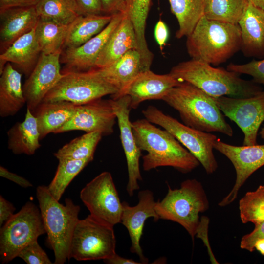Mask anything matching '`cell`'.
Listing matches in <instances>:
<instances>
[{"label": "cell", "instance_id": "obj_1", "mask_svg": "<svg viewBox=\"0 0 264 264\" xmlns=\"http://www.w3.org/2000/svg\"><path fill=\"white\" fill-rule=\"evenodd\" d=\"M132 128L138 147L147 153L142 157L144 171L169 166L186 173L199 165L198 159L172 134L146 119L132 122Z\"/></svg>", "mask_w": 264, "mask_h": 264}, {"label": "cell", "instance_id": "obj_2", "mask_svg": "<svg viewBox=\"0 0 264 264\" xmlns=\"http://www.w3.org/2000/svg\"><path fill=\"white\" fill-rule=\"evenodd\" d=\"M162 100L178 112L185 125L204 132L233 136V129L214 98L194 85L183 81L171 88Z\"/></svg>", "mask_w": 264, "mask_h": 264}, {"label": "cell", "instance_id": "obj_3", "mask_svg": "<svg viewBox=\"0 0 264 264\" xmlns=\"http://www.w3.org/2000/svg\"><path fill=\"white\" fill-rule=\"evenodd\" d=\"M169 73L182 82L194 85L213 97L247 98L263 90L259 84L241 78L238 73L216 68L211 64L193 59L178 63L171 68Z\"/></svg>", "mask_w": 264, "mask_h": 264}, {"label": "cell", "instance_id": "obj_4", "mask_svg": "<svg viewBox=\"0 0 264 264\" xmlns=\"http://www.w3.org/2000/svg\"><path fill=\"white\" fill-rule=\"evenodd\" d=\"M186 37L187 50L192 59L211 65L226 62L241 49L238 24L209 20L204 16Z\"/></svg>", "mask_w": 264, "mask_h": 264}, {"label": "cell", "instance_id": "obj_5", "mask_svg": "<svg viewBox=\"0 0 264 264\" xmlns=\"http://www.w3.org/2000/svg\"><path fill=\"white\" fill-rule=\"evenodd\" d=\"M36 196L48 243L54 251V264H63L68 259L72 235L79 220L80 207L70 198L66 199L65 205L59 203L47 186H39Z\"/></svg>", "mask_w": 264, "mask_h": 264}, {"label": "cell", "instance_id": "obj_6", "mask_svg": "<svg viewBox=\"0 0 264 264\" xmlns=\"http://www.w3.org/2000/svg\"><path fill=\"white\" fill-rule=\"evenodd\" d=\"M209 208V200L202 184L196 179L183 181L179 188L168 186L167 194L156 202L159 219L171 220L181 225L194 241L200 219L199 214Z\"/></svg>", "mask_w": 264, "mask_h": 264}, {"label": "cell", "instance_id": "obj_7", "mask_svg": "<svg viewBox=\"0 0 264 264\" xmlns=\"http://www.w3.org/2000/svg\"><path fill=\"white\" fill-rule=\"evenodd\" d=\"M142 113L149 122L172 134L198 159L207 174L217 170L218 165L213 153L216 135L183 124L154 106H148Z\"/></svg>", "mask_w": 264, "mask_h": 264}, {"label": "cell", "instance_id": "obj_8", "mask_svg": "<svg viewBox=\"0 0 264 264\" xmlns=\"http://www.w3.org/2000/svg\"><path fill=\"white\" fill-rule=\"evenodd\" d=\"M118 92L107 82L97 68L86 71H69L63 76L43 101H66L80 105ZM42 101V102H43Z\"/></svg>", "mask_w": 264, "mask_h": 264}, {"label": "cell", "instance_id": "obj_9", "mask_svg": "<svg viewBox=\"0 0 264 264\" xmlns=\"http://www.w3.org/2000/svg\"><path fill=\"white\" fill-rule=\"evenodd\" d=\"M44 233L40 208L32 202H27L0 227L1 262H10L23 247Z\"/></svg>", "mask_w": 264, "mask_h": 264}, {"label": "cell", "instance_id": "obj_10", "mask_svg": "<svg viewBox=\"0 0 264 264\" xmlns=\"http://www.w3.org/2000/svg\"><path fill=\"white\" fill-rule=\"evenodd\" d=\"M113 227L90 215L79 220L73 232L68 260H105L116 253Z\"/></svg>", "mask_w": 264, "mask_h": 264}, {"label": "cell", "instance_id": "obj_11", "mask_svg": "<svg viewBox=\"0 0 264 264\" xmlns=\"http://www.w3.org/2000/svg\"><path fill=\"white\" fill-rule=\"evenodd\" d=\"M80 197L95 219L113 227L120 223L123 203L110 172H103L87 183Z\"/></svg>", "mask_w": 264, "mask_h": 264}, {"label": "cell", "instance_id": "obj_12", "mask_svg": "<svg viewBox=\"0 0 264 264\" xmlns=\"http://www.w3.org/2000/svg\"><path fill=\"white\" fill-rule=\"evenodd\" d=\"M219 108L244 134L243 145L257 144L259 129L264 121V90L250 97H213Z\"/></svg>", "mask_w": 264, "mask_h": 264}, {"label": "cell", "instance_id": "obj_13", "mask_svg": "<svg viewBox=\"0 0 264 264\" xmlns=\"http://www.w3.org/2000/svg\"><path fill=\"white\" fill-rule=\"evenodd\" d=\"M214 149L225 155L231 162L236 173L234 186L218 203L224 207L236 199L239 191L250 176L264 165V144L237 146L217 139Z\"/></svg>", "mask_w": 264, "mask_h": 264}, {"label": "cell", "instance_id": "obj_14", "mask_svg": "<svg viewBox=\"0 0 264 264\" xmlns=\"http://www.w3.org/2000/svg\"><path fill=\"white\" fill-rule=\"evenodd\" d=\"M116 120L111 99L101 98L77 105L70 119L55 133L81 130L86 133L99 132L108 136L113 132Z\"/></svg>", "mask_w": 264, "mask_h": 264}, {"label": "cell", "instance_id": "obj_15", "mask_svg": "<svg viewBox=\"0 0 264 264\" xmlns=\"http://www.w3.org/2000/svg\"><path fill=\"white\" fill-rule=\"evenodd\" d=\"M112 100V105L120 130V137L126 156L128 182L127 192L131 197L139 189L138 181L142 180L139 161L141 151L138 147L130 120V99L128 96H121Z\"/></svg>", "mask_w": 264, "mask_h": 264}, {"label": "cell", "instance_id": "obj_16", "mask_svg": "<svg viewBox=\"0 0 264 264\" xmlns=\"http://www.w3.org/2000/svg\"><path fill=\"white\" fill-rule=\"evenodd\" d=\"M62 52L41 53L33 71L22 87L27 108L33 112L63 76L60 67Z\"/></svg>", "mask_w": 264, "mask_h": 264}, {"label": "cell", "instance_id": "obj_17", "mask_svg": "<svg viewBox=\"0 0 264 264\" xmlns=\"http://www.w3.org/2000/svg\"><path fill=\"white\" fill-rule=\"evenodd\" d=\"M124 13L119 12L113 14L110 22L100 33L81 46L63 49L60 61L65 64L66 68L62 73L86 71L95 68L96 62L100 52L120 22Z\"/></svg>", "mask_w": 264, "mask_h": 264}, {"label": "cell", "instance_id": "obj_18", "mask_svg": "<svg viewBox=\"0 0 264 264\" xmlns=\"http://www.w3.org/2000/svg\"><path fill=\"white\" fill-rule=\"evenodd\" d=\"M181 82L169 73L160 75L149 70L139 73L120 92L111 96V99L128 96L131 108L136 109L145 101L162 100L171 88Z\"/></svg>", "mask_w": 264, "mask_h": 264}, {"label": "cell", "instance_id": "obj_19", "mask_svg": "<svg viewBox=\"0 0 264 264\" xmlns=\"http://www.w3.org/2000/svg\"><path fill=\"white\" fill-rule=\"evenodd\" d=\"M138 198V202L134 206H130L126 202H122L120 223L128 231L131 243V252L136 254L142 264H147L148 260L143 254L140 239L147 219L152 217L157 221L159 218L155 208L156 202L151 191L146 189L139 191Z\"/></svg>", "mask_w": 264, "mask_h": 264}, {"label": "cell", "instance_id": "obj_20", "mask_svg": "<svg viewBox=\"0 0 264 264\" xmlns=\"http://www.w3.org/2000/svg\"><path fill=\"white\" fill-rule=\"evenodd\" d=\"M39 19L35 6L0 10V53L18 38L35 28Z\"/></svg>", "mask_w": 264, "mask_h": 264}, {"label": "cell", "instance_id": "obj_21", "mask_svg": "<svg viewBox=\"0 0 264 264\" xmlns=\"http://www.w3.org/2000/svg\"><path fill=\"white\" fill-rule=\"evenodd\" d=\"M238 24L243 54L247 57L264 58V10L249 1Z\"/></svg>", "mask_w": 264, "mask_h": 264}, {"label": "cell", "instance_id": "obj_22", "mask_svg": "<svg viewBox=\"0 0 264 264\" xmlns=\"http://www.w3.org/2000/svg\"><path fill=\"white\" fill-rule=\"evenodd\" d=\"M136 49L137 43L133 26L127 12L110 36L100 52L95 64V68L108 66L128 51Z\"/></svg>", "mask_w": 264, "mask_h": 264}, {"label": "cell", "instance_id": "obj_23", "mask_svg": "<svg viewBox=\"0 0 264 264\" xmlns=\"http://www.w3.org/2000/svg\"><path fill=\"white\" fill-rule=\"evenodd\" d=\"M35 28L18 38L0 53V73L9 62L27 77L29 76L42 53L36 39Z\"/></svg>", "mask_w": 264, "mask_h": 264}, {"label": "cell", "instance_id": "obj_24", "mask_svg": "<svg viewBox=\"0 0 264 264\" xmlns=\"http://www.w3.org/2000/svg\"><path fill=\"white\" fill-rule=\"evenodd\" d=\"M0 75V116H12L26 103L21 82L22 74L8 62Z\"/></svg>", "mask_w": 264, "mask_h": 264}, {"label": "cell", "instance_id": "obj_25", "mask_svg": "<svg viewBox=\"0 0 264 264\" xmlns=\"http://www.w3.org/2000/svg\"><path fill=\"white\" fill-rule=\"evenodd\" d=\"M97 69L107 82L118 89L117 94L139 73L148 70L144 66L139 52L136 49L128 51L111 65Z\"/></svg>", "mask_w": 264, "mask_h": 264}, {"label": "cell", "instance_id": "obj_26", "mask_svg": "<svg viewBox=\"0 0 264 264\" xmlns=\"http://www.w3.org/2000/svg\"><path fill=\"white\" fill-rule=\"evenodd\" d=\"M77 105L66 101L41 103L32 112L37 120L40 140L50 133H55L66 123Z\"/></svg>", "mask_w": 264, "mask_h": 264}, {"label": "cell", "instance_id": "obj_27", "mask_svg": "<svg viewBox=\"0 0 264 264\" xmlns=\"http://www.w3.org/2000/svg\"><path fill=\"white\" fill-rule=\"evenodd\" d=\"M7 134L8 148L14 154L33 155L41 146L36 119L27 108L24 120L16 123Z\"/></svg>", "mask_w": 264, "mask_h": 264}, {"label": "cell", "instance_id": "obj_28", "mask_svg": "<svg viewBox=\"0 0 264 264\" xmlns=\"http://www.w3.org/2000/svg\"><path fill=\"white\" fill-rule=\"evenodd\" d=\"M112 15L80 16L70 24L63 50L80 46L98 34L109 23Z\"/></svg>", "mask_w": 264, "mask_h": 264}, {"label": "cell", "instance_id": "obj_29", "mask_svg": "<svg viewBox=\"0 0 264 264\" xmlns=\"http://www.w3.org/2000/svg\"><path fill=\"white\" fill-rule=\"evenodd\" d=\"M70 25L39 18L35 31L42 53L62 52Z\"/></svg>", "mask_w": 264, "mask_h": 264}, {"label": "cell", "instance_id": "obj_30", "mask_svg": "<svg viewBox=\"0 0 264 264\" xmlns=\"http://www.w3.org/2000/svg\"><path fill=\"white\" fill-rule=\"evenodd\" d=\"M171 12L177 19L176 37L188 36L203 16L204 0H168Z\"/></svg>", "mask_w": 264, "mask_h": 264}, {"label": "cell", "instance_id": "obj_31", "mask_svg": "<svg viewBox=\"0 0 264 264\" xmlns=\"http://www.w3.org/2000/svg\"><path fill=\"white\" fill-rule=\"evenodd\" d=\"M151 0H130L127 14L134 27L137 50L143 62L147 66L152 64L153 54L149 50L145 38L146 21Z\"/></svg>", "mask_w": 264, "mask_h": 264}, {"label": "cell", "instance_id": "obj_32", "mask_svg": "<svg viewBox=\"0 0 264 264\" xmlns=\"http://www.w3.org/2000/svg\"><path fill=\"white\" fill-rule=\"evenodd\" d=\"M40 18L70 24L81 14L76 0H39L36 5Z\"/></svg>", "mask_w": 264, "mask_h": 264}, {"label": "cell", "instance_id": "obj_33", "mask_svg": "<svg viewBox=\"0 0 264 264\" xmlns=\"http://www.w3.org/2000/svg\"><path fill=\"white\" fill-rule=\"evenodd\" d=\"M248 0H204L203 16L208 19L238 24Z\"/></svg>", "mask_w": 264, "mask_h": 264}, {"label": "cell", "instance_id": "obj_34", "mask_svg": "<svg viewBox=\"0 0 264 264\" xmlns=\"http://www.w3.org/2000/svg\"><path fill=\"white\" fill-rule=\"evenodd\" d=\"M103 136L99 132H88L64 145L54 155L58 159H93L97 146Z\"/></svg>", "mask_w": 264, "mask_h": 264}, {"label": "cell", "instance_id": "obj_35", "mask_svg": "<svg viewBox=\"0 0 264 264\" xmlns=\"http://www.w3.org/2000/svg\"><path fill=\"white\" fill-rule=\"evenodd\" d=\"M91 161L89 159H59L54 177L47 186L52 196L59 201L71 181Z\"/></svg>", "mask_w": 264, "mask_h": 264}, {"label": "cell", "instance_id": "obj_36", "mask_svg": "<svg viewBox=\"0 0 264 264\" xmlns=\"http://www.w3.org/2000/svg\"><path fill=\"white\" fill-rule=\"evenodd\" d=\"M239 209L243 223L256 225L264 221V185L247 192L239 201Z\"/></svg>", "mask_w": 264, "mask_h": 264}, {"label": "cell", "instance_id": "obj_37", "mask_svg": "<svg viewBox=\"0 0 264 264\" xmlns=\"http://www.w3.org/2000/svg\"><path fill=\"white\" fill-rule=\"evenodd\" d=\"M226 69L239 74L250 75L255 83L264 85V58L259 60H253L243 64L230 63Z\"/></svg>", "mask_w": 264, "mask_h": 264}, {"label": "cell", "instance_id": "obj_38", "mask_svg": "<svg viewBox=\"0 0 264 264\" xmlns=\"http://www.w3.org/2000/svg\"><path fill=\"white\" fill-rule=\"evenodd\" d=\"M28 264H51L46 252L39 244L37 240L23 247L18 255Z\"/></svg>", "mask_w": 264, "mask_h": 264}, {"label": "cell", "instance_id": "obj_39", "mask_svg": "<svg viewBox=\"0 0 264 264\" xmlns=\"http://www.w3.org/2000/svg\"><path fill=\"white\" fill-rule=\"evenodd\" d=\"M263 238H264V221L255 225V228L252 232L242 238L240 247L249 252H253L255 249L256 242Z\"/></svg>", "mask_w": 264, "mask_h": 264}, {"label": "cell", "instance_id": "obj_40", "mask_svg": "<svg viewBox=\"0 0 264 264\" xmlns=\"http://www.w3.org/2000/svg\"><path fill=\"white\" fill-rule=\"evenodd\" d=\"M83 15H100L103 13L101 0H76Z\"/></svg>", "mask_w": 264, "mask_h": 264}, {"label": "cell", "instance_id": "obj_41", "mask_svg": "<svg viewBox=\"0 0 264 264\" xmlns=\"http://www.w3.org/2000/svg\"><path fill=\"white\" fill-rule=\"evenodd\" d=\"M105 14L127 12L128 5L124 0H101Z\"/></svg>", "mask_w": 264, "mask_h": 264}, {"label": "cell", "instance_id": "obj_42", "mask_svg": "<svg viewBox=\"0 0 264 264\" xmlns=\"http://www.w3.org/2000/svg\"><path fill=\"white\" fill-rule=\"evenodd\" d=\"M154 34L155 40L162 50L168 39L169 30L165 23L161 19L155 25Z\"/></svg>", "mask_w": 264, "mask_h": 264}, {"label": "cell", "instance_id": "obj_43", "mask_svg": "<svg viewBox=\"0 0 264 264\" xmlns=\"http://www.w3.org/2000/svg\"><path fill=\"white\" fill-rule=\"evenodd\" d=\"M15 208L13 204L0 196V226L7 221L14 214Z\"/></svg>", "mask_w": 264, "mask_h": 264}, {"label": "cell", "instance_id": "obj_44", "mask_svg": "<svg viewBox=\"0 0 264 264\" xmlns=\"http://www.w3.org/2000/svg\"><path fill=\"white\" fill-rule=\"evenodd\" d=\"M0 176L16 183L22 187L28 188L32 186V183L28 180L21 176L9 172L7 169L1 166H0Z\"/></svg>", "mask_w": 264, "mask_h": 264}, {"label": "cell", "instance_id": "obj_45", "mask_svg": "<svg viewBox=\"0 0 264 264\" xmlns=\"http://www.w3.org/2000/svg\"><path fill=\"white\" fill-rule=\"evenodd\" d=\"M39 0H0V10L17 7L36 6Z\"/></svg>", "mask_w": 264, "mask_h": 264}, {"label": "cell", "instance_id": "obj_46", "mask_svg": "<svg viewBox=\"0 0 264 264\" xmlns=\"http://www.w3.org/2000/svg\"><path fill=\"white\" fill-rule=\"evenodd\" d=\"M104 262L109 264H140L141 262L135 261L132 259L121 257L116 253L106 259L103 260Z\"/></svg>", "mask_w": 264, "mask_h": 264}, {"label": "cell", "instance_id": "obj_47", "mask_svg": "<svg viewBox=\"0 0 264 264\" xmlns=\"http://www.w3.org/2000/svg\"><path fill=\"white\" fill-rule=\"evenodd\" d=\"M255 249L264 255V238L258 240L255 244Z\"/></svg>", "mask_w": 264, "mask_h": 264}, {"label": "cell", "instance_id": "obj_48", "mask_svg": "<svg viewBox=\"0 0 264 264\" xmlns=\"http://www.w3.org/2000/svg\"><path fill=\"white\" fill-rule=\"evenodd\" d=\"M256 7L264 10V0H248Z\"/></svg>", "mask_w": 264, "mask_h": 264}, {"label": "cell", "instance_id": "obj_49", "mask_svg": "<svg viewBox=\"0 0 264 264\" xmlns=\"http://www.w3.org/2000/svg\"><path fill=\"white\" fill-rule=\"evenodd\" d=\"M259 133H260L261 138L264 140V125L262 128Z\"/></svg>", "mask_w": 264, "mask_h": 264}, {"label": "cell", "instance_id": "obj_50", "mask_svg": "<svg viewBox=\"0 0 264 264\" xmlns=\"http://www.w3.org/2000/svg\"><path fill=\"white\" fill-rule=\"evenodd\" d=\"M124 0L126 3V4H127L128 7V5H129V2H130V0Z\"/></svg>", "mask_w": 264, "mask_h": 264}]
</instances>
